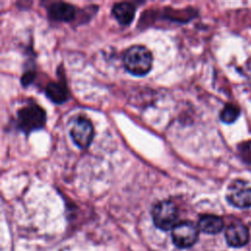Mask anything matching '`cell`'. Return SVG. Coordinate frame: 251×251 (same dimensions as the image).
I'll use <instances>...</instances> for the list:
<instances>
[{
    "label": "cell",
    "instance_id": "obj_1",
    "mask_svg": "<svg viewBox=\"0 0 251 251\" xmlns=\"http://www.w3.org/2000/svg\"><path fill=\"white\" fill-rule=\"evenodd\" d=\"M123 62L128 73L136 76H142L151 70L153 56L145 46L133 45L126 50Z\"/></svg>",
    "mask_w": 251,
    "mask_h": 251
},
{
    "label": "cell",
    "instance_id": "obj_2",
    "mask_svg": "<svg viewBox=\"0 0 251 251\" xmlns=\"http://www.w3.org/2000/svg\"><path fill=\"white\" fill-rule=\"evenodd\" d=\"M46 122V113L38 105L31 103L20 109L17 113L18 127L28 134L44 126Z\"/></svg>",
    "mask_w": 251,
    "mask_h": 251
},
{
    "label": "cell",
    "instance_id": "obj_3",
    "mask_svg": "<svg viewBox=\"0 0 251 251\" xmlns=\"http://www.w3.org/2000/svg\"><path fill=\"white\" fill-rule=\"evenodd\" d=\"M178 211L176 204L170 200H162L152 209L154 225L161 230L173 229L176 225Z\"/></svg>",
    "mask_w": 251,
    "mask_h": 251
},
{
    "label": "cell",
    "instance_id": "obj_4",
    "mask_svg": "<svg viewBox=\"0 0 251 251\" xmlns=\"http://www.w3.org/2000/svg\"><path fill=\"white\" fill-rule=\"evenodd\" d=\"M93 134V126L87 118L77 116L72 119L70 123V135L79 148H87L92 141Z\"/></svg>",
    "mask_w": 251,
    "mask_h": 251
},
{
    "label": "cell",
    "instance_id": "obj_5",
    "mask_svg": "<svg viewBox=\"0 0 251 251\" xmlns=\"http://www.w3.org/2000/svg\"><path fill=\"white\" fill-rule=\"evenodd\" d=\"M198 230V226H196L192 222H180L172 229L173 243L178 248L191 247L197 241Z\"/></svg>",
    "mask_w": 251,
    "mask_h": 251
},
{
    "label": "cell",
    "instance_id": "obj_6",
    "mask_svg": "<svg viewBox=\"0 0 251 251\" xmlns=\"http://www.w3.org/2000/svg\"><path fill=\"white\" fill-rule=\"evenodd\" d=\"M226 200L237 208L251 206V184L243 179L231 181L226 190Z\"/></svg>",
    "mask_w": 251,
    "mask_h": 251
},
{
    "label": "cell",
    "instance_id": "obj_7",
    "mask_svg": "<svg viewBox=\"0 0 251 251\" xmlns=\"http://www.w3.org/2000/svg\"><path fill=\"white\" fill-rule=\"evenodd\" d=\"M226 240L229 246L241 247L249 240L248 228L241 223H232L226 229Z\"/></svg>",
    "mask_w": 251,
    "mask_h": 251
},
{
    "label": "cell",
    "instance_id": "obj_8",
    "mask_svg": "<svg viewBox=\"0 0 251 251\" xmlns=\"http://www.w3.org/2000/svg\"><path fill=\"white\" fill-rule=\"evenodd\" d=\"M49 17L59 22H70L75 16V9L73 5L66 2L52 3L48 10Z\"/></svg>",
    "mask_w": 251,
    "mask_h": 251
},
{
    "label": "cell",
    "instance_id": "obj_9",
    "mask_svg": "<svg viewBox=\"0 0 251 251\" xmlns=\"http://www.w3.org/2000/svg\"><path fill=\"white\" fill-rule=\"evenodd\" d=\"M112 13L116 20L123 25H129L135 14V7L129 2H119L113 6Z\"/></svg>",
    "mask_w": 251,
    "mask_h": 251
},
{
    "label": "cell",
    "instance_id": "obj_10",
    "mask_svg": "<svg viewBox=\"0 0 251 251\" xmlns=\"http://www.w3.org/2000/svg\"><path fill=\"white\" fill-rule=\"evenodd\" d=\"M197 226L205 233L216 234L224 228V221L215 215H203L200 217Z\"/></svg>",
    "mask_w": 251,
    "mask_h": 251
},
{
    "label": "cell",
    "instance_id": "obj_11",
    "mask_svg": "<svg viewBox=\"0 0 251 251\" xmlns=\"http://www.w3.org/2000/svg\"><path fill=\"white\" fill-rule=\"evenodd\" d=\"M46 96L54 103L60 104L65 102L69 97V91L65 83L60 82H50L45 89Z\"/></svg>",
    "mask_w": 251,
    "mask_h": 251
},
{
    "label": "cell",
    "instance_id": "obj_12",
    "mask_svg": "<svg viewBox=\"0 0 251 251\" xmlns=\"http://www.w3.org/2000/svg\"><path fill=\"white\" fill-rule=\"evenodd\" d=\"M240 114L239 109L233 104H226L220 113V119L226 124H232L235 122Z\"/></svg>",
    "mask_w": 251,
    "mask_h": 251
},
{
    "label": "cell",
    "instance_id": "obj_13",
    "mask_svg": "<svg viewBox=\"0 0 251 251\" xmlns=\"http://www.w3.org/2000/svg\"><path fill=\"white\" fill-rule=\"evenodd\" d=\"M238 151L243 161L251 165V141H245L238 145Z\"/></svg>",
    "mask_w": 251,
    "mask_h": 251
}]
</instances>
